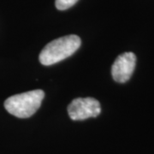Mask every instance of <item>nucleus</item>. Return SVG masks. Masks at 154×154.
Masks as SVG:
<instances>
[{"label":"nucleus","instance_id":"obj_5","mask_svg":"<svg viewBox=\"0 0 154 154\" xmlns=\"http://www.w3.org/2000/svg\"><path fill=\"white\" fill-rule=\"evenodd\" d=\"M78 0H56V8L59 11H65L75 5Z\"/></svg>","mask_w":154,"mask_h":154},{"label":"nucleus","instance_id":"obj_4","mask_svg":"<svg viewBox=\"0 0 154 154\" xmlns=\"http://www.w3.org/2000/svg\"><path fill=\"white\" fill-rule=\"evenodd\" d=\"M136 64V57L133 52L119 55L111 67V75L115 82L124 83L132 76Z\"/></svg>","mask_w":154,"mask_h":154},{"label":"nucleus","instance_id":"obj_3","mask_svg":"<svg viewBox=\"0 0 154 154\" xmlns=\"http://www.w3.org/2000/svg\"><path fill=\"white\" fill-rule=\"evenodd\" d=\"M101 112L100 104L94 98H77L68 106V113L74 121L97 117Z\"/></svg>","mask_w":154,"mask_h":154},{"label":"nucleus","instance_id":"obj_2","mask_svg":"<svg viewBox=\"0 0 154 154\" xmlns=\"http://www.w3.org/2000/svg\"><path fill=\"white\" fill-rule=\"evenodd\" d=\"M44 98V91L40 89L16 94L6 99L5 108L17 117L28 118L38 110Z\"/></svg>","mask_w":154,"mask_h":154},{"label":"nucleus","instance_id":"obj_1","mask_svg":"<svg viewBox=\"0 0 154 154\" xmlns=\"http://www.w3.org/2000/svg\"><path fill=\"white\" fill-rule=\"evenodd\" d=\"M82 40L75 34L56 38L45 46L38 59L45 66H50L73 55L81 46Z\"/></svg>","mask_w":154,"mask_h":154}]
</instances>
